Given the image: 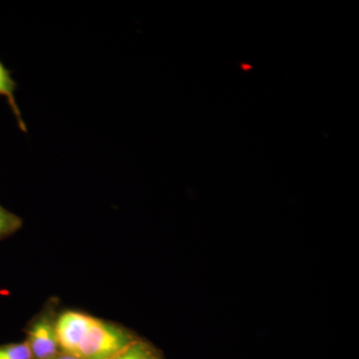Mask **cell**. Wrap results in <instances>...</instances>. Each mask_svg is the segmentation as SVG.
<instances>
[{"instance_id": "obj_1", "label": "cell", "mask_w": 359, "mask_h": 359, "mask_svg": "<svg viewBox=\"0 0 359 359\" xmlns=\"http://www.w3.org/2000/svg\"><path fill=\"white\" fill-rule=\"evenodd\" d=\"M136 341L121 327L92 316L88 330L77 349L80 359H111Z\"/></svg>"}, {"instance_id": "obj_2", "label": "cell", "mask_w": 359, "mask_h": 359, "mask_svg": "<svg viewBox=\"0 0 359 359\" xmlns=\"http://www.w3.org/2000/svg\"><path fill=\"white\" fill-rule=\"evenodd\" d=\"M92 316L77 313L66 311L59 316L54 323L57 335L59 349L68 355L76 356L77 349L88 330Z\"/></svg>"}, {"instance_id": "obj_3", "label": "cell", "mask_w": 359, "mask_h": 359, "mask_svg": "<svg viewBox=\"0 0 359 359\" xmlns=\"http://www.w3.org/2000/svg\"><path fill=\"white\" fill-rule=\"evenodd\" d=\"M26 344L29 347L32 359H53L58 355L55 327L47 318H41L30 328Z\"/></svg>"}, {"instance_id": "obj_4", "label": "cell", "mask_w": 359, "mask_h": 359, "mask_svg": "<svg viewBox=\"0 0 359 359\" xmlns=\"http://www.w3.org/2000/svg\"><path fill=\"white\" fill-rule=\"evenodd\" d=\"M15 89L16 83L11 77V72L0 61V95L6 97L7 102H8L16 120H18L20 128L23 132H27V127H26L25 122L23 121L22 115H21L20 107H18L15 96H14Z\"/></svg>"}, {"instance_id": "obj_5", "label": "cell", "mask_w": 359, "mask_h": 359, "mask_svg": "<svg viewBox=\"0 0 359 359\" xmlns=\"http://www.w3.org/2000/svg\"><path fill=\"white\" fill-rule=\"evenodd\" d=\"M111 359H161L156 354L154 349L151 348L144 342H133L131 346L127 347L121 353Z\"/></svg>"}, {"instance_id": "obj_6", "label": "cell", "mask_w": 359, "mask_h": 359, "mask_svg": "<svg viewBox=\"0 0 359 359\" xmlns=\"http://www.w3.org/2000/svg\"><path fill=\"white\" fill-rule=\"evenodd\" d=\"M0 359H32V355L25 341L0 346Z\"/></svg>"}, {"instance_id": "obj_7", "label": "cell", "mask_w": 359, "mask_h": 359, "mask_svg": "<svg viewBox=\"0 0 359 359\" xmlns=\"http://www.w3.org/2000/svg\"><path fill=\"white\" fill-rule=\"evenodd\" d=\"M20 219L0 205V238L6 237L20 226Z\"/></svg>"}, {"instance_id": "obj_8", "label": "cell", "mask_w": 359, "mask_h": 359, "mask_svg": "<svg viewBox=\"0 0 359 359\" xmlns=\"http://www.w3.org/2000/svg\"><path fill=\"white\" fill-rule=\"evenodd\" d=\"M53 359H80L76 358V356L68 355V354L63 353L62 355L55 356Z\"/></svg>"}]
</instances>
